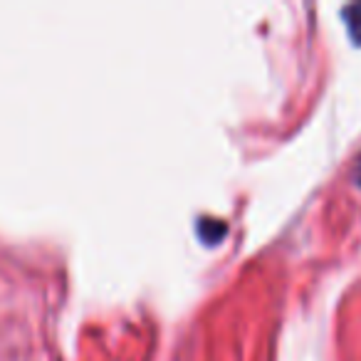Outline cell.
I'll return each instance as SVG.
<instances>
[{
    "instance_id": "1",
    "label": "cell",
    "mask_w": 361,
    "mask_h": 361,
    "mask_svg": "<svg viewBox=\"0 0 361 361\" xmlns=\"http://www.w3.org/2000/svg\"><path fill=\"white\" fill-rule=\"evenodd\" d=\"M60 295L40 262L0 245V361H60Z\"/></svg>"
},
{
    "instance_id": "2",
    "label": "cell",
    "mask_w": 361,
    "mask_h": 361,
    "mask_svg": "<svg viewBox=\"0 0 361 361\" xmlns=\"http://www.w3.org/2000/svg\"><path fill=\"white\" fill-rule=\"evenodd\" d=\"M346 25H349V32L354 37L356 45H361V3H354L344 11Z\"/></svg>"
},
{
    "instance_id": "3",
    "label": "cell",
    "mask_w": 361,
    "mask_h": 361,
    "mask_svg": "<svg viewBox=\"0 0 361 361\" xmlns=\"http://www.w3.org/2000/svg\"><path fill=\"white\" fill-rule=\"evenodd\" d=\"M356 178H359V183H361V159H359V166H356Z\"/></svg>"
}]
</instances>
